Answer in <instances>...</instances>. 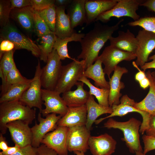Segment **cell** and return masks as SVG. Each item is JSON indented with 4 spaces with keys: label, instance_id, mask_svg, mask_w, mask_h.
I'll use <instances>...</instances> for the list:
<instances>
[{
    "label": "cell",
    "instance_id": "obj_1",
    "mask_svg": "<svg viewBox=\"0 0 155 155\" xmlns=\"http://www.w3.org/2000/svg\"><path fill=\"white\" fill-rule=\"evenodd\" d=\"M123 21L121 19L112 26L103 25L97 21L93 29L85 34L80 42L82 51L77 57L78 59H82L84 61L85 70L96 60L100 50Z\"/></svg>",
    "mask_w": 155,
    "mask_h": 155
},
{
    "label": "cell",
    "instance_id": "obj_2",
    "mask_svg": "<svg viewBox=\"0 0 155 155\" xmlns=\"http://www.w3.org/2000/svg\"><path fill=\"white\" fill-rule=\"evenodd\" d=\"M36 110L26 105L19 100L3 102L0 105V131L6 133L7 124L11 122L21 120L29 124L36 117Z\"/></svg>",
    "mask_w": 155,
    "mask_h": 155
},
{
    "label": "cell",
    "instance_id": "obj_3",
    "mask_svg": "<svg viewBox=\"0 0 155 155\" xmlns=\"http://www.w3.org/2000/svg\"><path fill=\"white\" fill-rule=\"evenodd\" d=\"M142 122L132 117L128 121L120 122L110 118L104 123L103 127L107 129H116L123 132L124 137L121 140L125 142L130 152L135 153L136 152H143L140 139L139 130Z\"/></svg>",
    "mask_w": 155,
    "mask_h": 155
},
{
    "label": "cell",
    "instance_id": "obj_4",
    "mask_svg": "<svg viewBox=\"0 0 155 155\" xmlns=\"http://www.w3.org/2000/svg\"><path fill=\"white\" fill-rule=\"evenodd\" d=\"M66 65L62 66L60 75L55 90L60 94L71 90L72 88L84 75L85 62L74 59Z\"/></svg>",
    "mask_w": 155,
    "mask_h": 155
},
{
    "label": "cell",
    "instance_id": "obj_5",
    "mask_svg": "<svg viewBox=\"0 0 155 155\" xmlns=\"http://www.w3.org/2000/svg\"><path fill=\"white\" fill-rule=\"evenodd\" d=\"M0 39L8 40L15 46V49H25L35 57H39L40 51L37 45L30 38L20 31L10 22L1 28Z\"/></svg>",
    "mask_w": 155,
    "mask_h": 155
},
{
    "label": "cell",
    "instance_id": "obj_6",
    "mask_svg": "<svg viewBox=\"0 0 155 155\" xmlns=\"http://www.w3.org/2000/svg\"><path fill=\"white\" fill-rule=\"evenodd\" d=\"M61 60L53 49L48 56L46 65L41 69L40 79L43 89L55 90L62 66Z\"/></svg>",
    "mask_w": 155,
    "mask_h": 155
},
{
    "label": "cell",
    "instance_id": "obj_7",
    "mask_svg": "<svg viewBox=\"0 0 155 155\" xmlns=\"http://www.w3.org/2000/svg\"><path fill=\"white\" fill-rule=\"evenodd\" d=\"M141 2L137 0H118L113 8L100 15L95 21L106 23L111 17L119 18L123 16L130 17L134 21L137 20L140 18L136 11Z\"/></svg>",
    "mask_w": 155,
    "mask_h": 155
},
{
    "label": "cell",
    "instance_id": "obj_8",
    "mask_svg": "<svg viewBox=\"0 0 155 155\" xmlns=\"http://www.w3.org/2000/svg\"><path fill=\"white\" fill-rule=\"evenodd\" d=\"M120 103L119 104L112 105L111 107L113 112L111 114L105 117L97 119L95 123L98 124L104 120L114 116L122 117L130 113L137 112L140 114L142 118L140 130L142 132H144L148 127L151 115L135 108L134 105L135 102L127 95L123 96L120 99Z\"/></svg>",
    "mask_w": 155,
    "mask_h": 155
},
{
    "label": "cell",
    "instance_id": "obj_9",
    "mask_svg": "<svg viewBox=\"0 0 155 155\" xmlns=\"http://www.w3.org/2000/svg\"><path fill=\"white\" fill-rule=\"evenodd\" d=\"M98 58L104 65V72L109 79L111 73L119 63L123 61H131L136 59V56L134 53L121 50L110 45L104 48Z\"/></svg>",
    "mask_w": 155,
    "mask_h": 155
},
{
    "label": "cell",
    "instance_id": "obj_10",
    "mask_svg": "<svg viewBox=\"0 0 155 155\" xmlns=\"http://www.w3.org/2000/svg\"><path fill=\"white\" fill-rule=\"evenodd\" d=\"M42 68L38 60L34 77L30 84L24 92L19 100L31 108L36 107L40 112L43 104L42 99V86L40 77Z\"/></svg>",
    "mask_w": 155,
    "mask_h": 155
},
{
    "label": "cell",
    "instance_id": "obj_11",
    "mask_svg": "<svg viewBox=\"0 0 155 155\" xmlns=\"http://www.w3.org/2000/svg\"><path fill=\"white\" fill-rule=\"evenodd\" d=\"M61 117L60 115L57 116L56 114L52 113L48 115L44 118L39 113L37 117L39 123L38 124L35 121V125L31 128L32 134L31 145L35 148L39 147L45 136L57 127V122Z\"/></svg>",
    "mask_w": 155,
    "mask_h": 155
},
{
    "label": "cell",
    "instance_id": "obj_12",
    "mask_svg": "<svg viewBox=\"0 0 155 155\" xmlns=\"http://www.w3.org/2000/svg\"><path fill=\"white\" fill-rule=\"evenodd\" d=\"M90 131L85 125L68 127L67 139L68 151L86 152L89 149L88 141L91 136Z\"/></svg>",
    "mask_w": 155,
    "mask_h": 155
},
{
    "label": "cell",
    "instance_id": "obj_13",
    "mask_svg": "<svg viewBox=\"0 0 155 155\" xmlns=\"http://www.w3.org/2000/svg\"><path fill=\"white\" fill-rule=\"evenodd\" d=\"M136 38L138 46L134 62L137 66L141 67L147 62L150 55L155 49V34L143 29L139 31Z\"/></svg>",
    "mask_w": 155,
    "mask_h": 155
},
{
    "label": "cell",
    "instance_id": "obj_14",
    "mask_svg": "<svg viewBox=\"0 0 155 155\" xmlns=\"http://www.w3.org/2000/svg\"><path fill=\"white\" fill-rule=\"evenodd\" d=\"M42 99L45 108L40 112L43 117L52 113L64 116L67 113L68 107L66 105L59 92L55 90L42 89Z\"/></svg>",
    "mask_w": 155,
    "mask_h": 155
},
{
    "label": "cell",
    "instance_id": "obj_15",
    "mask_svg": "<svg viewBox=\"0 0 155 155\" xmlns=\"http://www.w3.org/2000/svg\"><path fill=\"white\" fill-rule=\"evenodd\" d=\"M68 127L57 126L53 131L47 133L41 144L55 150L58 155H68L67 139Z\"/></svg>",
    "mask_w": 155,
    "mask_h": 155
},
{
    "label": "cell",
    "instance_id": "obj_16",
    "mask_svg": "<svg viewBox=\"0 0 155 155\" xmlns=\"http://www.w3.org/2000/svg\"><path fill=\"white\" fill-rule=\"evenodd\" d=\"M29 125L23 121L16 120L9 122L6 125L12 140L20 148L31 145L32 134Z\"/></svg>",
    "mask_w": 155,
    "mask_h": 155
},
{
    "label": "cell",
    "instance_id": "obj_17",
    "mask_svg": "<svg viewBox=\"0 0 155 155\" xmlns=\"http://www.w3.org/2000/svg\"><path fill=\"white\" fill-rule=\"evenodd\" d=\"M117 142L112 136L104 133L98 136H91L88 146L93 155H111L115 152Z\"/></svg>",
    "mask_w": 155,
    "mask_h": 155
},
{
    "label": "cell",
    "instance_id": "obj_18",
    "mask_svg": "<svg viewBox=\"0 0 155 155\" xmlns=\"http://www.w3.org/2000/svg\"><path fill=\"white\" fill-rule=\"evenodd\" d=\"M118 0H86V26L95 21L100 15L113 8Z\"/></svg>",
    "mask_w": 155,
    "mask_h": 155
},
{
    "label": "cell",
    "instance_id": "obj_19",
    "mask_svg": "<svg viewBox=\"0 0 155 155\" xmlns=\"http://www.w3.org/2000/svg\"><path fill=\"white\" fill-rule=\"evenodd\" d=\"M113 75L109 79L110 92L108 98L109 106L120 104V98L122 95L121 90L125 87L123 82L121 81L123 75L128 72V70L124 67L117 66Z\"/></svg>",
    "mask_w": 155,
    "mask_h": 155
},
{
    "label": "cell",
    "instance_id": "obj_20",
    "mask_svg": "<svg viewBox=\"0 0 155 155\" xmlns=\"http://www.w3.org/2000/svg\"><path fill=\"white\" fill-rule=\"evenodd\" d=\"M87 116V110L86 104L77 107H68L66 114L58 121L57 126L71 127L85 125Z\"/></svg>",
    "mask_w": 155,
    "mask_h": 155
},
{
    "label": "cell",
    "instance_id": "obj_21",
    "mask_svg": "<svg viewBox=\"0 0 155 155\" xmlns=\"http://www.w3.org/2000/svg\"><path fill=\"white\" fill-rule=\"evenodd\" d=\"M118 36L109 40L110 45L121 50L135 54L138 41L134 34L128 29L126 32L119 31Z\"/></svg>",
    "mask_w": 155,
    "mask_h": 155
},
{
    "label": "cell",
    "instance_id": "obj_22",
    "mask_svg": "<svg viewBox=\"0 0 155 155\" xmlns=\"http://www.w3.org/2000/svg\"><path fill=\"white\" fill-rule=\"evenodd\" d=\"M35 10L31 6L11 9L10 18L23 29L31 33L34 31L33 16Z\"/></svg>",
    "mask_w": 155,
    "mask_h": 155
},
{
    "label": "cell",
    "instance_id": "obj_23",
    "mask_svg": "<svg viewBox=\"0 0 155 155\" xmlns=\"http://www.w3.org/2000/svg\"><path fill=\"white\" fill-rule=\"evenodd\" d=\"M66 8L56 7L55 34L60 38L71 36L76 32L72 27L70 18L65 12Z\"/></svg>",
    "mask_w": 155,
    "mask_h": 155
},
{
    "label": "cell",
    "instance_id": "obj_24",
    "mask_svg": "<svg viewBox=\"0 0 155 155\" xmlns=\"http://www.w3.org/2000/svg\"><path fill=\"white\" fill-rule=\"evenodd\" d=\"M84 83L78 82L76 90H69L62 93V98L68 107H75L85 104L90 95L89 92L83 88Z\"/></svg>",
    "mask_w": 155,
    "mask_h": 155
},
{
    "label": "cell",
    "instance_id": "obj_25",
    "mask_svg": "<svg viewBox=\"0 0 155 155\" xmlns=\"http://www.w3.org/2000/svg\"><path fill=\"white\" fill-rule=\"evenodd\" d=\"M93 96L90 95L85 104L87 110L85 126L90 131L92 124L99 116L105 114H110L113 112L111 107L101 105L96 102Z\"/></svg>",
    "mask_w": 155,
    "mask_h": 155
},
{
    "label": "cell",
    "instance_id": "obj_26",
    "mask_svg": "<svg viewBox=\"0 0 155 155\" xmlns=\"http://www.w3.org/2000/svg\"><path fill=\"white\" fill-rule=\"evenodd\" d=\"M86 0H72L67 7L73 28L82 26L86 21L85 3Z\"/></svg>",
    "mask_w": 155,
    "mask_h": 155
},
{
    "label": "cell",
    "instance_id": "obj_27",
    "mask_svg": "<svg viewBox=\"0 0 155 155\" xmlns=\"http://www.w3.org/2000/svg\"><path fill=\"white\" fill-rule=\"evenodd\" d=\"M148 71L146 73V77L150 82L149 90L145 97L141 101L135 102L134 106L137 109L155 116V78Z\"/></svg>",
    "mask_w": 155,
    "mask_h": 155
},
{
    "label": "cell",
    "instance_id": "obj_28",
    "mask_svg": "<svg viewBox=\"0 0 155 155\" xmlns=\"http://www.w3.org/2000/svg\"><path fill=\"white\" fill-rule=\"evenodd\" d=\"M102 62L98 58L92 64L85 70L84 76L92 79L94 81L95 86L100 88L110 89L109 82L106 80Z\"/></svg>",
    "mask_w": 155,
    "mask_h": 155
},
{
    "label": "cell",
    "instance_id": "obj_29",
    "mask_svg": "<svg viewBox=\"0 0 155 155\" xmlns=\"http://www.w3.org/2000/svg\"><path fill=\"white\" fill-rule=\"evenodd\" d=\"M15 50L5 53L0 59V76L2 81L0 96L7 91L6 78L7 75L13 68L16 67L13 55Z\"/></svg>",
    "mask_w": 155,
    "mask_h": 155
},
{
    "label": "cell",
    "instance_id": "obj_30",
    "mask_svg": "<svg viewBox=\"0 0 155 155\" xmlns=\"http://www.w3.org/2000/svg\"><path fill=\"white\" fill-rule=\"evenodd\" d=\"M85 34L83 33L75 32L69 37L61 38L56 36L55 41L53 46V49L57 51L61 60L66 58L73 60L69 55L68 53L67 45L69 42L71 41L80 42L84 37Z\"/></svg>",
    "mask_w": 155,
    "mask_h": 155
},
{
    "label": "cell",
    "instance_id": "obj_31",
    "mask_svg": "<svg viewBox=\"0 0 155 155\" xmlns=\"http://www.w3.org/2000/svg\"><path fill=\"white\" fill-rule=\"evenodd\" d=\"M79 82H83L89 88L90 95L94 96L97 99L98 103L106 106H109L108 98L110 89L99 88L93 85L87 78L84 75L79 80Z\"/></svg>",
    "mask_w": 155,
    "mask_h": 155
},
{
    "label": "cell",
    "instance_id": "obj_32",
    "mask_svg": "<svg viewBox=\"0 0 155 155\" xmlns=\"http://www.w3.org/2000/svg\"><path fill=\"white\" fill-rule=\"evenodd\" d=\"M31 82L26 84L11 85L7 91L1 96L0 103L19 100L24 92L29 86Z\"/></svg>",
    "mask_w": 155,
    "mask_h": 155
},
{
    "label": "cell",
    "instance_id": "obj_33",
    "mask_svg": "<svg viewBox=\"0 0 155 155\" xmlns=\"http://www.w3.org/2000/svg\"><path fill=\"white\" fill-rule=\"evenodd\" d=\"M56 36L54 33L40 37V42L37 44L40 51V59L46 63L48 56L52 51Z\"/></svg>",
    "mask_w": 155,
    "mask_h": 155
},
{
    "label": "cell",
    "instance_id": "obj_34",
    "mask_svg": "<svg viewBox=\"0 0 155 155\" xmlns=\"http://www.w3.org/2000/svg\"><path fill=\"white\" fill-rule=\"evenodd\" d=\"M35 11L44 20L51 30L54 33L56 14L55 5L54 4L43 10Z\"/></svg>",
    "mask_w": 155,
    "mask_h": 155
},
{
    "label": "cell",
    "instance_id": "obj_35",
    "mask_svg": "<svg viewBox=\"0 0 155 155\" xmlns=\"http://www.w3.org/2000/svg\"><path fill=\"white\" fill-rule=\"evenodd\" d=\"M32 80V78L28 79L22 76L16 66L11 69L7 75V91L11 85L28 83L31 82Z\"/></svg>",
    "mask_w": 155,
    "mask_h": 155
},
{
    "label": "cell",
    "instance_id": "obj_36",
    "mask_svg": "<svg viewBox=\"0 0 155 155\" xmlns=\"http://www.w3.org/2000/svg\"><path fill=\"white\" fill-rule=\"evenodd\" d=\"M33 20L34 30L38 37L40 38L53 32L51 30L44 20L35 11L34 15Z\"/></svg>",
    "mask_w": 155,
    "mask_h": 155
},
{
    "label": "cell",
    "instance_id": "obj_37",
    "mask_svg": "<svg viewBox=\"0 0 155 155\" xmlns=\"http://www.w3.org/2000/svg\"><path fill=\"white\" fill-rule=\"evenodd\" d=\"M127 25L131 26H139L155 34V17L140 18L137 20L129 22Z\"/></svg>",
    "mask_w": 155,
    "mask_h": 155
},
{
    "label": "cell",
    "instance_id": "obj_38",
    "mask_svg": "<svg viewBox=\"0 0 155 155\" xmlns=\"http://www.w3.org/2000/svg\"><path fill=\"white\" fill-rule=\"evenodd\" d=\"M11 10L10 0H0V25L1 28L6 25L9 21Z\"/></svg>",
    "mask_w": 155,
    "mask_h": 155
},
{
    "label": "cell",
    "instance_id": "obj_39",
    "mask_svg": "<svg viewBox=\"0 0 155 155\" xmlns=\"http://www.w3.org/2000/svg\"><path fill=\"white\" fill-rule=\"evenodd\" d=\"M55 0H30L31 6L35 11L45 9L54 4Z\"/></svg>",
    "mask_w": 155,
    "mask_h": 155
},
{
    "label": "cell",
    "instance_id": "obj_40",
    "mask_svg": "<svg viewBox=\"0 0 155 155\" xmlns=\"http://www.w3.org/2000/svg\"><path fill=\"white\" fill-rule=\"evenodd\" d=\"M142 138L144 144V154H146L149 152L155 150V137L144 135Z\"/></svg>",
    "mask_w": 155,
    "mask_h": 155
},
{
    "label": "cell",
    "instance_id": "obj_41",
    "mask_svg": "<svg viewBox=\"0 0 155 155\" xmlns=\"http://www.w3.org/2000/svg\"><path fill=\"white\" fill-rule=\"evenodd\" d=\"M14 49L15 46L11 42L7 40L0 39V59L5 53L10 51Z\"/></svg>",
    "mask_w": 155,
    "mask_h": 155
},
{
    "label": "cell",
    "instance_id": "obj_42",
    "mask_svg": "<svg viewBox=\"0 0 155 155\" xmlns=\"http://www.w3.org/2000/svg\"><path fill=\"white\" fill-rule=\"evenodd\" d=\"M12 155H38L37 148L34 147L31 145H28L20 148L17 152Z\"/></svg>",
    "mask_w": 155,
    "mask_h": 155
},
{
    "label": "cell",
    "instance_id": "obj_43",
    "mask_svg": "<svg viewBox=\"0 0 155 155\" xmlns=\"http://www.w3.org/2000/svg\"><path fill=\"white\" fill-rule=\"evenodd\" d=\"M11 9L31 6L30 0H10Z\"/></svg>",
    "mask_w": 155,
    "mask_h": 155
},
{
    "label": "cell",
    "instance_id": "obj_44",
    "mask_svg": "<svg viewBox=\"0 0 155 155\" xmlns=\"http://www.w3.org/2000/svg\"><path fill=\"white\" fill-rule=\"evenodd\" d=\"M38 155H58L54 150L43 144H42L37 148Z\"/></svg>",
    "mask_w": 155,
    "mask_h": 155
},
{
    "label": "cell",
    "instance_id": "obj_45",
    "mask_svg": "<svg viewBox=\"0 0 155 155\" xmlns=\"http://www.w3.org/2000/svg\"><path fill=\"white\" fill-rule=\"evenodd\" d=\"M145 132L146 135L155 137V116L151 115L148 127Z\"/></svg>",
    "mask_w": 155,
    "mask_h": 155
},
{
    "label": "cell",
    "instance_id": "obj_46",
    "mask_svg": "<svg viewBox=\"0 0 155 155\" xmlns=\"http://www.w3.org/2000/svg\"><path fill=\"white\" fill-rule=\"evenodd\" d=\"M140 6L146 7L150 11L155 12V0H147L141 2Z\"/></svg>",
    "mask_w": 155,
    "mask_h": 155
},
{
    "label": "cell",
    "instance_id": "obj_47",
    "mask_svg": "<svg viewBox=\"0 0 155 155\" xmlns=\"http://www.w3.org/2000/svg\"><path fill=\"white\" fill-rule=\"evenodd\" d=\"M20 148L18 145L15 144V146L12 147H9L7 150L4 152H0L3 155H12L17 152L20 149Z\"/></svg>",
    "mask_w": 155,
    "mask_h": 155
},
{
    "label": "cell",
    "instance_id": "obj_48",
    "mask_svg": "<svg viewBox=\"0 0 155 155\" xmlns=\"http://www.w3.org/2000/svg\"><path fill=\"white\" fill-rule=\"evenodd\" d=\"M3 135L2 134L0 133V149L2 151L4 152L7 150L9 146H8L5 138Z\"/></svg>",
    "mask_w": 155,
    "mask_h": 155
},
{
    "label": "cell",
    "instance_id": "obj_49",
    "mask_svg": "<svg viewBox=\"0 0 155 155\" xmlns=\"http://www.w3.org/2000/svg\"><path fill=\"white\" fill-rule=\"evenodd\" d=\"M72 0H55L54 4L57 7H64L66 8Z\"/></svg>",
    "mask_w": 155,
    "mask_h": 155
},
{
    "label": "cell",
    "instance_id": "obj_50",
    "mask_svg": "<svg viewBox=\"0 0 155 155\" xmlns=\"http://www.w3.org/2000/svg\"><path fill=\"white\" fill-rule=\"evenodd\" d=\"M141 68L144 71L148 69H155V59L152 60L151 62L145 63Z\"/></svg>",
    "mask_w": 155,
    "mask_h": 155
},
{
    "label": "cell",
    "instance_id": "obj_51",
    "mask_svg": "<svg viewBox=\"0 0 155 155\" xmlns=\"http://www.w3.org/2000/svg\"><path fill=\"white\" fill-rule=\"evenodd\" d=\"M139 83L140 87L143 89H146L150 86V82L147 77Z\"/></svg>",
    "mask_w": 155,
    "mask_h": 155
},
{
    "label": "cell",
    "instance_id": "obj_52",
    "mask_svg": "<svg viewBox=\"0 0 155 155\" xmlns=\"http://www.w3.org/2000/svg\"><path fill=\"white\" fill-rule=\"evenodd\" d=\"M74 153L76 155H85L84 153L79 151H75Z\"/></svg>",
    "mask_w": 155,
    "mask_h": 155
},
{
    "label": "cell",
    "instance_id": "obj_53",
    "mask_svg": "<svg viewBox=\"0 0 155 155\" xmlns=\"http://www.w3.org/2000/svg\"><path fill=\"white\" fill-rule=\"evenodd\" d=\"M135 155H146L144 154L143 152H136L135 153Z\"/></svg>",
    "mask_w": 155,
    "mask_h": 155
},
{
    "label": "cell",
    "instance_id": "obj_54",
    "mask_svg": "<svg viewBox=\"0 0 155 155\" xmlns=\"http://www.w3.org/2000/svg\"><path fill=\"white\" fill-rule=\"evenodd\" d=\"M148 59L149 60H153L155 59V54L149 57Z\"/></svg>",
    "mask_w": 155,
    "mask_h": 155
},
{
    "label": "cell",
    "instance_id": "obj_55",
    "mask_svg": "<svg viewBox=\"0 0 155 155\" xmlns=\"http://www.w3.org/2000/svg\"><path fill=\"white\" fill-rule=\"evenodd\" d=\"M151 75L155 78V71L151 73Z\"/></svg>",
    "mask_w": 155,
    "mask_h": 155
},
{
    "label": "cell",
    "instance_id": "obj_56",
    "mask_svg": "<svg viewBox=\"0 0 155 155\" xmlns=\"http://www.w3.org/2000/svg\"><path fill=\"white\" fill-rule=\"evenodd\" d=\"M0 155H3L0 153Z\"/></svg>",
    "mask_w": 155,
    "mask_h": 155
}]
</instances>
